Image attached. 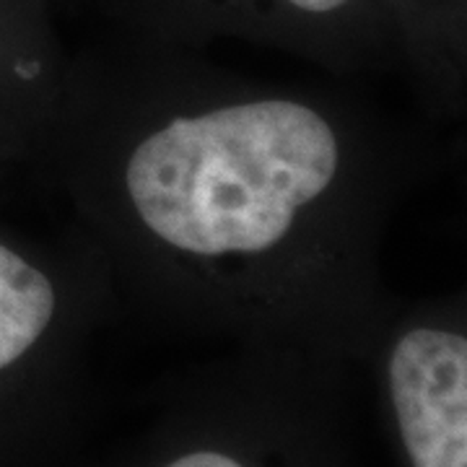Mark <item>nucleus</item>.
<instances>
[{"mask_svg": "<svg viewBox=\"0 0 467 467\" xmlns=\"http://www.w3.org/2000/svg\"><path fill=\"white\" fill-rule=\"evenodd\" d=\"M439 150L353 84L263 81L125 39L67 55L24 180L63 198L117 306L356 348L392 296L387 223Z\"/></svg>", "mask_w": 467, "mask_h": 467, "instance_id": "obj_1", "label": "nucleus"}, {"mask_svg": "<svg viewBox=\"0 0 467 467\" xmlns=\"http://www.w3.org/2000/svg\"><path fill=\"white\" fill-rule=\"evenodd\" d=\"M130 39L201 50L244 36L299 55L335 81L405 73L402 0H135Z\"/></svg>", "mask_w": 467, "mask_h": 467, "instance_id": "obj_2", "label": "nucleus"}, {"mask_svg": "<svg viewBox=\"0 0 467 467\" xmlns=\"http://www.w3.org/2000/svg\"><path fill=\"white\" fill-rule=\"evenodd\" d=\"M112 309L109 273L84 234L70 223L52 234L24 229L0 201V416L32 374H47Z\"/></svg>", "mask_w": 467, "mask_h": 467, "instance_id": "obj_3", "label": "nucleus"}, {"mask_svg": "<svg viewBox=\"0 0 467 467\" xmlns=\"http://www.w3.org/2000/svg\"><path fill=\"white\" fill-rule=\"evenodd\" d=\"M465 291L389 296L374 327L384 384L410 467H467Z\"/></svg>", "mask_w": 467, "mask_h": 467, "instance_id": "obj_4", "label": "nucleus"}, {"mask_svg": "<svg viewBox=\"0 0 467 467\" xmlns=\"http://www.w3.org/2000/svg\"><path fill=\"white\" fill-rule=\"evenodd\" d=\"M161 467H250L242 457H236L226 447L201 444V447H184L174 457H169Z\"/></svg>", "mask_w": 467, "mask_h": 467, "instance_id": "obj_5", "label": "nucleus"}]
</instances>
